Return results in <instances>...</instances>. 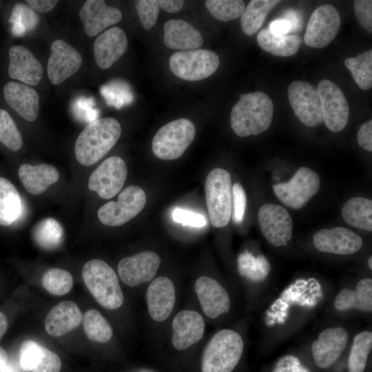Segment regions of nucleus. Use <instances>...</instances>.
I'll list each match as a JSON object with an SVG mask.
<instances>
[{"label":"nucleus","instance_id":"obj_15","mask_svg":"<svg viewBox=\"0 0 372 372\" xmlns=\"http://www.w3.org/2000/svg\"><path fill=\"white\" fill-rule=\"evenodd\" d=\"M127 174V165L121 157L107 158L90 176L88 187L102 198H111L122 189Z\"/></svg>","mask_w":372,"mask_h":372},{"label":"nucleus","instance_id":"obj_23","mask_svg":"<svg viewBox=\"0 0 372 372\" xmlns=\"http://www.w3.org/2000/svg\"><path fill=\"white\" fill-rule=\"evenodd\" d=\"M127 47V36L121 28L113 27L105 30L94 43L97 65L103 70L110 68L125 53Z\"/></svg>","mask_w":372,"mask_h":372},{"label":"nucleus","instance_id":"obj_12","mask_svg":"<svg viewBox=\"0 0 372 372\" xmlns=\"http://www.w3.org/2000/svg\"><path fill=\"white\" fill-rule=\"evenodd\" d=\"M340 25L338 10L329 4L322 5L313 12L309 19L304 41L311 48L326 47L336 37Z\"/></svg>","mask_w":372,"mask_h":372},{"label":"nucleus","instance_id":"obj_54","mask_svg":"<svg viewBox=\"0 0 372 372\" xmlns=\"http://www.w3.org/2000/svg\"><path fill=\"white\" fill-rule=\"evenodd\" d=\"M158 3L159 7L163 10L169 13H175L181 9L183 6L184 1L159 0L158 1Z\"/></svg>","mask_w":372,"mask_h":372},{"label":"nucleus","instance_id":"obj_11","mask_svg":"<svg viewBox=\"0 0 372 372\" xmlns=\"http://www.w3.org/2000/svg\"><path fill=\"white\" fill-rule=\"evenodd\" d=\"M316 90L326 126L334 132L342 130L349 116V107L343 92L336 84L327 79L322 80Z\"/></svg>","mask_w":372,"mask_h":372},{"label":"nucleus","instance_id":"obj_46","mask_svg":"<svg viewBox=\"0 0 372 372\" xmlns=\"http://www.w3.org/2000/svg\"><path fill=\"white\" fill-rule=\"evenodd\" d=\"M233 217L236 224H240L243 220L247 205L246 193L242 186L235 183L232 187Z\"/></svg>","mask_w":372,"mask_h":372},{"label":"nucleus","instance_id":"obj_28","mask_svg":"<svg viewBox=\"0 0 372 372\" xmlns=\"http://www.w3.org/2000/svg\"><path fill=\"white\" fill-rule=\"evenodd\" d=\"M163 41L172 50L198 49L203 43L201 34L191 24L181 19H170L164 24Z\"/></svg>","mask_w":372,"mask_h":372},{"label":"nucleus","instance_id":"obj_6","mask_svg":"<svg viewBox=\"0 0 372 372\" xmlns=\"http://www.w3.org/2000/svg\"><path fill=\"white\" fill-rule=\"evenodd\" d=\"M196 134L194 123L187 118L174 120L162 126L154 135L152 148L154 155L171 161L183 156Z\"/></svg>","mask_w":372,"mask_h":372},{"label":"nucleus","instance_id":"obj_50","mask_svg":"<svg viewBox=\"0 0 372 372\" xmlns=\"http://www.w3.org/2000/svg\"><path fill=\"white\" fill-rule=\"evenodd\" d=\"M94 102L92 99L79 98L73 103V110L75 116L81 120L90 123L94 121L97 117V111L92 110Z\"/></svg>","mask_w":372,"mask_h":372},{"label":"nucleus","instance_id":"obj_29","mask_svg":"<svg viewBox=\"0 0 372 372\" xmlns=\"http://www.w3.org/2000/svg\"><path fill=\"white\" fill-rule=\"evenodd\" d=\"M18 175L24 187L32 195L43 194L59 178L56 168L48 164H22L19 168Z\"/></svg>","mask_w":372,"mask_h":372},{"label":"nucleus","instance_id":"obj_36","mask_svg":"<svg viewBox=\"0 0 372 372\" xmlns=\"http://www.w3.org/2000/svg\"><path fill=\"white\" fill-rule=\"evenodd\" d=\"M36 242L46 249L57 247L62 242L63 229L54 218H48L39 222L33 231Z\"/></svg>","mask_w":372,"mask_h":372},{"label":"nucleus","instance_id":"obj_14","mask_svg":"<svg viewBox=\"0 0 372 372\" xmlns=\"http://www.w3.org/2000/svg\"><path fill=\"white\" fill-rule=\"evenodd\" d=\"M288 98L295 114L303 124L315 127L322 123L320 100L311 83L293 81L288 87Z\"/></svg>","mask_w":372,"mask_h":372},{"label":"nucleus","instance_id":"obj_48","mask_svg":"<svg viewBox=\"0 0 372 372\" xmlns=\"http://www.w3.org/2000/svg\"><path fill=\"white\" fill-rule=\"evenodd\" d=\"M354 12L360 25L366 31L372 32V1L355 0Z\"/></svg>","mask_w":372,"mask_h":372},{"label":"nucleus","instance_id":"obj_10","mask_svg":"<svg viewBox=\"0 0 372 372\" xmlns=\"http://www.w3.org/2000/svg\"><path fill=\"white\" fill-rule=\"evenodd\" d=\"M349 341V332L345 327L333 325L324 328L311 344L315 364L322 369L332 366L345 351Z\"/></svg>","mask_w":372,"mask_h":372},{"label":"nucleus","instance_id":"obj_41","mask_svg":"<svg viewBox=\"0 0 372 372\" xmlns=\"http://www.w3.org/2000/svg\"><path fill=\"white\" fill-rule=\"evenodd\" d=\"M205 6L214 17L225 22L240 17L245 8L240 0H207Z\"/></svg>","mask_w":372,"mask_h":372},{"label":"nucleus","instance_id":"obj_42","mask_svg":"<svg viewBox=\"0 0 372 372\" xmlns=\"http://www.w3.org/2000/svg\"><path fill=\"white\" fill-rule=\"evenodd\" d=\"M0 142L12 151L19 150L22 145L21 134L10 114L0 109Z\"/></svg>","mask_w":372,"mask_h":372},{"label":"nucleus","instance_id":"obj_51","mask_svg":"<svg viewBox=\"0 0 372 372\" xmlns=\"http://www.w3.org/2000/svg\"><path fill=\"white\" fill-rule=\"evenodd\" d=\"M358 143L364 149L372 151V121L363 124L358 132Z\"/></svg>","mask_w":372,"mask_h":372},{"label":"nucleus","instance_id":"obj_44","mask_svg":"<svg viewBox=\"0 0 372 372\" xmlns=\"http://www.w3.org/2000/svg\"><path fill=\"white\" fill-rule=\"evenodd\" d=\"M135 3L136 9L143 27L145 30H150L157 21L159 12L158 1L140 0Z\"/></svg>","mask_w":372,"mask_h":372},{"label":"nucleus","instance_id":"obj_32","mask_svg":"<svg viewBox=\"0 0 372 372\" xmlns=\"http://www.w3.org/2000/svg\"><path fill=\"white\" fill-rule=\"evenodd\" d=\"M343 219L351 226L372 231V200L355 196L348 200L342 208Z\"/></svg>","mask_w":372,"mask_h":372},{"label":"nucleus","instance_id":"obj_47","mask_svg":"<svg viewBox=\"0 0 372 372\" xmlns=\"http://www.w3.org/2000/svg\"><path fill=\"white\" fill-rule=\"evenodd\" d=\"M172 216L175 222L183 225L203 227L207 224L203 215L182 208L174 209Z\"/></svg>","mask_w":372,"mask_h":372},{"label":"nucleus","instance_id":"obj_8","mask_svg":"<svg viewBox=\"0 0 372 372\" xmlns=\"http://www.w3.org/2000/svg\"><path fill=\"white\" fill-rule=\"evenodd\" d=\"M318 174L306 167L299 168L287 183L273 185L276 197L285 205L293 209L304 207L319 191Z\"/></svg>","mask_w":372,"mask_h":372},{"label":"nucleus","instance_id":"obj_58","mask_svg":"<svg viewBox=\"0 0 372 372\" xmlns=\"http://www.w3.org/2000/svg\"><path fill=\"white\" fill-rule=\"evenodd\" d=\"M0 372H17L16 367L8 362L0 369Z\"/></svg>","mask_w":372,"mask_h":372},{"label":"nucleus","instance_id":"obj_49","mask_svg":"<svg viewBox=\"0 0 372 372\" xmlns=\"http://www.w3.org/2000/svg\"><path fill=\"white\" fill-rule=\"evenodd\" d=\"M61 362L55 353L44 347L42 356L32 372H60Z\"/></svg>","mask_w":372,"mask_h":372},{"label":"nucleus","instance_id":"obj_55","mask_svg":"<svg viewBox=\"0 0 372 372\" xmlns=\"http://www.w3.org/2000/svg\"><path fill=\"white\" fill-rule=\"evenodd\" d=\"M282 19L289 22L291 25V31H296L302 25L300 14L293 10H288L283 15Z\"/></svg>","mask_w":372,"mask_h":372},{"label":"nucleus","instance_id":"obj_1","mask_svg":"<svg viewBox=\"0 0 372 372\" xmlns=\"http://www.w3.org/2000/svg\"><path fill=\"white\" fill-rule=\"evenodd\" d=\"M273 114V102L265 93L241 94L231 111V126L240 137L256 136L269 127Z\"/></svg>","mask_w":372,"mask_h":372},{"label":"nucleus","instance_id":"obj_57","mask_svg":"<svg viewBox=\"0 0 372 372\" xmlns=\"http://www.w3.org/2000/svg\"><path fill=\"white\" fill-rule=\"evenodd\" d=\"M8 362V355L6 351L0 346V369Z\"/></svg>","mask_w":372,"mask_h":372},{"label":"nucleus","instance_id":"obj_5","mask_svg":"<svg viewBox=\"0 0 372 372\" xmlns=\"http://www.w3.org/2000/svg\"><path fill=\"white\" fill-rule=\"evenodd\" d=\"M205 199L210 222L214 227H225L232 209L231 178L229 172L215 168L206 177Z\"/></svg>","mask_w":372,"mask_h":372},{"label":"nucleus","instance_id":"obj_22","mask_svg":"<svg viewBox=\"0 0 372 372\" xmlns=\"http://www.w3.org/2000/svg\"><path fill=\"white\" fill-rule=\"evenodd\" d=\"M8 74L12 79L27 85H37L43 76V68L34 54L25 47L14 45L8 52Z\"/></svg>","mask_w":372,"mask_h":372},{"label":"nucleus","instance_id":"obj_45","mask_svg":"<svg viewBox=\"0 0 372 372\" xmlns=\"http://www.w3.org/2000/svg\"><path fill=\"white\" fill-rule=\"evenodd\" d=\"M272 372H311V371L298 356L286 354L277 360Z\"/></svg>","mask_w":372,"mask_h":372},{"label":"nucleus","instance_id":"obj_34","mask_svg":"<svg viewBox=\"0 0 372 372\" xmlns=\"http://www.w3.org/2000/svg\"><path fill=\"white\" fill-rule=\"evenodd\" d=\"M372 350V332L363 330L356 333L350 347L348 372H364Z\"/></svg>","mask_w":372,"mask_h":372},{"label":"nucleus","instance_id":"obj_24","mask_svg":"<svg viewBox=\"0 0 372 372\" xmlns=\"http://www.w3.org/2000/svg\"><path fill=\"white\" fill-rule=\"evenodd\" d=\"M175 300V288L172 281L165 276L154 279L147 290L150 317L157 322L167 319L173 310Z\"/></svg>","mask_w":372,"mask_h":372},{"label":"nucleus","instance_id":"obj_53","mask_svg":"<svg viewBox=\"0 0 372 372\" xmlns=\"http://www.w3.org/2000/svg\"><path fill=\"white\" fill-rule=\"evenodd\" d=\"M26 2L34 10L48 12L54 8L58 1L56 0H28Z\"/></svg>","mask_w":372,"mask_h":372},{"label":"nucleus","instance_id":"obj_25","mask_svg":"<svg viewBox=\"0 0 372 372\" xmlns=\"http://www.w3.org/2000/svg\"><path fill=\"white\" fill-rule=\"evenodd\" d=\"M174 347L179 351L186 349L199 341L204 333L205 322L197 312L184 310L175 316L172 322Z\"/></svg>","mask_w":372,"mask_h":372},{"label":"nucleus","instance_id":"obj_20","mask_svg":"<svg viewBox=\"0 0 372 372\" xmlns=\"http://www.w3.org/2000/svg\"><path fill=\"white\" fill-rule=\"evenodd\" d=\"M195 289L204 313L215 319L227 313L231 308L230 296L218 281L209 276L199 277Z\"/></svg>","mask_w":372,"mask_h":372},{"label":"nucleus","instance_id":"obj_7","mask_svg":"<svg viewBox=\"0 0 372 372\" xmlns=\"http://www.w3.org/2000/svg\"><path fill=\"white\" fill-rule=\"evenodd\" d=\"M171 71L183 80L196 81L205 79L218 69L220 59L214 52L206 49L178 51L169 61Z\"/></svg>","mask_w":372,"mask_h":372},{"label":"nucleus","instance_id":"obj_40","mask_svg":"<svg viewBox=\"0 0 372 372\" xmlns=\"http://www.w3.org/2000/svg\"><path fill=\"white\" fill-rule=\"evenodd\" d=\"M42 285L51 294L62 296L68 293L72 289L73 278L71 273L65 269L52 268L43 275Z\"/></svg>","mask_w":372,"mask_h":372},{"label":"nucleus","instance_id":"obj_37","mask_svg":"<svg viewBox=\"0 0 372 372\" xmlns=\"http://www.w3.org/2000/svg\"><path fill=\"white\" fill-rule=\"evenodd\" d=\"M344 64L362 90H366L372 87L371 50L359 54L357 57L345 59Z\"/></svg>","mask_w":372,"mask_h":372},{"label":"nucleus","instance_id":"obj_2","mask_svg":"<svg viewBox=\"0 0 372 372\" xmlns=\"http://www.w3.org/2000/svg\"><path fill=\"white\" fill-rule=\"evenodd\" d=\"M121 134V125L114 118L96 119L89 123L75 142L78 162L84 166L94 165L114 146Z\"/></svg>","mask_w":372,"mask_h":372},{"label":"nucleus","instance_id":"obj_31","mask_svg":"<svg viewBox=\"0 0 372 372\" xmlns=\"http://www.w3.org/2000/svg\"><path fill=\"white\" fill-rule=\"evenodd\" d=\"M238 270L240 275L249 282L265 287L271 272V265L263 254L255 256L245 251L238 256Z\"/></svg>","mask_w":372,"mask_h":372},{"label":"nucleus","instance_id":"obj_4","mask_svg":"<svg viewBox=\"0 0 372 372\" xmlns=\"http://www.w3.org/2000/svg\"><path fill=\"white\" fill-rule=\"evenodd\" d=\"M82 277L90 293L102 307L116 309L122 305L124 297L118 276L105 261H87L83 267Z\"/></svg>","mask_w":372,"mask_h":372},{"label":"nucleus","instance_id":"obj_52","mask_svg":"<svg viewBox=\"0 0 372 372\" xmlns=\"http://www.w3.org/2000/svg\"><path fill=\"white\" fill-rule=\"evenodd\" d=\"M273 34L278 35L287 34L291 31V25L287 21L278 19L273 21L268 28Z\"/></svg>","mask_w":372,"mask_h":372},{"label":"nucleus","instance_id":"obj_27","mask_svg":"<svg viewBox=\"0 0 372 372\" xmlns=\"http://www.w3.org/2000/svg\"><path fill=\"white\" fill-rule=\"evenodd\" d=\"M82 320L81 311L76 304L63 301L56 304L48 313L45 329L50 335L59 337L77 327Z\"/></svg>","mask_w":372,"mask_h":372},{"label":"nucleus","instance_id":"obj_9","mask_svg":"<svg viewBox=\"0 0 372 372\" xmlns=\"http://www.w3.org/2000/svg\"><path fill=\"white\" fill-rule=\"evenodd\" d=\"M146 201L143 189L130 185L120 193L117 201H110L101 206L97 216L105 225L120 226L137 216L143 209Z\"/></svg>","mask_w":372,"mask_h":372},{"label":"nucleus","instance_id":"obj_56","mask_svg":"<svg viewBox=\"0 0 372 372\" xmlns=\"http://www.w3.org/2000/svg\"><path fill=\"white\" fill-rule=\"evenodd\" d=\"M8 329V320L3 313L0 311V339Z\"/></svg>","mask_w":372,"mask_h":372},{"label":"nucleus","instance_id":"obj_17","mask_svg":"<svg viewBox=\"0 0 372 372\" xmlns=\"http://www.w3.org/2000/svg\"><path fill=\"white\" fill-rule=\"evenodd\" d=\"M81 64V55L74 47L61 39L52 43L47 70L49 80L52 84H61L75 74Z\"/></svg>","mask_w":372,"mask_h":372},{"label":"nucleus","instance_id":"obj_16","mask_svg":"<svg viewBox=\"0 0 372 372\" xmlns=\"http://www.w3.org/2000/svg\"><path fill=\"white\" fill-rule=\"evenodd\" d=\"M313 243L322 253L349 256L358 252L363 246L362 238L342 227L322 229L313 236Z\"/></svg>","mask_w":372,"mask_h":372},{"label":"nucleus","instance_id":"obj_26","mask_svg":"<svg viewBox=\"0 0 372 372\" xmlns=\"http://www.w3.org/2000/svg\"><path fill=\"white\" fill-rule=\"evenodd\" d=\"M3 95L7 103L23 118L28 121L37 119L39 112V96L30 85L9 81L3 87Z\"/></svg>","mask_w":372,"mask_h":372},{"label":"nucleus","instance_id":"obj_59","mask_svg":"<svg viewBox=\"0 0 372 372\" xmlns=\"http://www.w3.org/2000/svg\"><path fill=\"white\" fill-rule=\"evenodd\" d=\"M368 267L370 269V270L372 269V256H371L367 261Z\"/></svg>","mask_w":372,"mask_h":372},{"label":"nucleus","instance_id":"obj_19","mask_svg":"<svg viewBox=\"0 0 372 372\" xmlns=\"http://www.w3.org/2000/svg\"><path fill=\"white\" fill-rule=\"evenodd\" d=\"M333 307L340 314L371 313L372 279L363 278L354 286L341 289L333 299Z\"/></svg>","mask_w":372,"mask_h":372},{"label":"nucleus","instance_id":"obj_18","mask_svg":"<svg viewBox=\"0 0 372 372\" xmlns=\"http://www.w3.org/2000/svg\"><path fill=\"white\" fill-rule=\"evenodd\" d=\"M161 264L159 256L154 251H143L120 260L118 273L121 280L134 287L153 279Z\"/></svg>","mask_w":372,"mask_h":372},{"label":"nucleus","instance_id":"obj_3","mask_svg":"<svg viewBox=\"0 0 372 372\" xmlns=\"http://www.w3.org/2000/svg\"><path fill=\"white\" fill-rule=\"evenodd\" d=\"M244 350L242 335L235 330L223 329L215 333L202 356V372H231Z\"/></svg>","mask_w":372,"mask_h":372},{"label":"nucleus","instance_id":"obj_30","mask_svg":"<svg viewBox=\"0 0 372 372\" xmlns=\"http://www.w3.org/2000/svg\"><path fill=\"white\" fill-rule=\"evenodd\" d=\"M257 41L262 50L278 56L294 55L302 44V39L298 35H278L273 34L268 28L259 32Z\"/></svg>","mask_w":372,"mask_h":372},{"label":"nucleus","instance_id":"obj_21","mask_svg":"<svg viewBox=\"0 0 372 372\" xmlns=\"http://www.w3.org/2000/svg\"><path fill=\"white\" fill-rule=\"evenodd\" d=\"M85 32L90 37L99 34L107 27L118 23L122 19L121 12L106 5L104 1L87 0L79 11Z\"/></svg>","mask_w":372,"mask_h":372},{"label":"nucleus","instance_id":"obj_39","mask_svg":"<svg viewBox=\"0 0 372 372\" xmlns=\"http://www.w3.org/2000/svg\"><path fill=\"white\" fill-rule=\"evenodd\" d=\"M9 21L12 23L13 34L21 37L37 25L39 16L32 8L23 3H17L12 9Z\"/></svg>","mask_w":372,"mask_h":372},{"label":"nucleus","instance_id":"obj_13","mask_svg":"<svg viewBox=\"0 0 372 372\" xmlns=\"http://www.w3.org/2000/svg\"><path fill=\"white\" fill-rule=\"evenodd\" d=\"M258 220L262 234L271 245L283 247L291 240L293 220L285 207L271 203L264 204L259 209Z\"/></svg>","mask_w":372,"mask_h":372},{"label":"nucleus","instance_id":"obj_43","mask_svg":"<svg viewBox=\"0 0 372 372\" xmlns=\"http://www.w3.org/2000/svg\"><path fill=\"white\" fill-rule=\"evenodd\" d=\"M44 347L35 341L27 340L23 343L19 351V364L25 371H30L39 362Z\"/></svg>","mask_w":372,"mask_h":372},{"label":"nucleus","instance_id":"obj_35","mask_svg":"<svg viewBox=\"0 0 372 372\" xmlns=\"http://www.w3.org/2000/svg\"><path fill=\"white\" fill-rule=\"evenodd\" d=\"M280 1L276 0L251 1L241 15L242 31L249 36L254 34L262 25L267 14Z\"/></svg>","mask_w":372,"mask_h":372},{"label":"nucleus","instance_id":"obj_38","mask_svg":"<svg viewBox=\"0 0 372 372\" xmlns=\"http://www.w3.org/2000/svg\"><path fill=\"white\" fill-rule=\"evenodd\" d=\"M83 328L92 341L105 343L112 337V329L105 318L96 309L87 311L83 316Z\"/></svg>","mask_w":372,"mask_h":372},{"label":"nucleus","instance_id":"obj_33","mask_svg":"<svg viewBox=\"0 0 372 372\" xmlns=\"http://www.w3.org/2000/svg\"><path fill=\"white\" fill-rule=\"evenodd\" d=\"M22 209L20 195L14 185L0 177V225L8 226L19 217Z\"/></svg>","mask_w":372,"mask_h":372}]
</instances>
